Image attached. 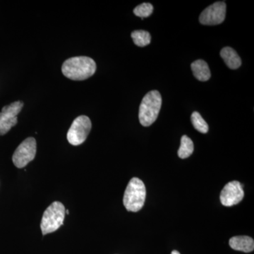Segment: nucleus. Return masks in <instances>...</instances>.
Wrapping results in <instances>:
<instances>
[{
  "mask_svg": "<svg viewBox=\"0 0 254 254\" xmlns=\"http://www.w3.org/2000/svg\"><path fill=\"white\" fill-rule=\"evenodd\" d=\"M96 71V63L88 57H74L66 60L62 71L66 78L73 81H83L91 77Z\"/></svg>",
  "mask_w": 254,
  "mask_h": 254,
  "instance_id": "f257e3e1",
  "label": "nucleus"
},
{
  "mask_svg": "<svg viewBox=\"0 0 254 254\" xmlns=\"http://www.w3.org/2000/svg\"><path fill=\"white\" fill-rule=\"evenodd\" d=\"M162 97L158 91L148 92L140 105L139 118L142 126L149 127L155 123L161 109Z\"/></svg>",
  "mask_w": 254,
  "mask_h": 254,
  "instance_id": "f03ea898",
  "label": "nucleus"
},
{
  "mask_svg": "<svg viewBox=\"0 0 254 254\" xmlns=\"http://www.w3.org/2000/svg\"><path fill=\"white\" fill-rule=\"evenodd\" d=\"M146 190L144 183L140 179L133 177L127 185L124 195L123 203L128 211H139L145 203Z\"/></svg>",
  "mask_w": 254,
  "mask_h": 254,
  "instance_id": "7ed1b4c3",
  "label": "nucleus"
},
{
  "mask_svg": "<svg viewBox=\"0 0 254 254\" xmlns=\"http://www.w3.org/2000/svg\"><path fill=\"white\" fill-rule=\"evenodd\" d=\"M64 217V205L61 202H53L43 213L41 223L43 235H48L58 230L63 225Z\"/></svg>",
  "mask_w": 254,
  "mask_h": 254,
  "instance_id": "20e7f679",
  "label": "nucleus"
},
{
  "mask_svg": "<svg viewBox=\"0 0 254 254\" xmlns=\"http://www.w3.org/2000/svg\"><path fill=\"white\" fill-rule=\"evenodd\" d=\"M92 124L91 120L85 115L78 116L73 120L72 125L68 129L67 140L70 144L79 145L86 141L91 131Z\"/></svg>",
  "mask_w": 254,
  "mask_h": 254,
  "instance_id": "39448f33",
  "label": "nucleus"
},
{
  "mask_svg": "<svg viewBox=\"0 0 254 254\" xmlns=\"http://www.w3.org/2000/svg\"><path fill=\"white\" fill-rule=\"evenodd\" d=\"M36 155V141L29 137L22 142L15 150L12 161L18 168H23L35 158Z\"/></svg>",
  "mask_w": 254,
  "mask_h": 254,
  "instance_id": "423d86ee",
  "label": "nucleus"
},
{
  "mask_svg": "<svg viewBox=\"0 0 254 254\" xmlns=\"http://www.w3.org/2000/svg\"><path fill=\"white\" fill-rule=\"evenodd\" d=\"M21 101H16L6 105L0 113V136H4L18 123L17 115L23 107Z\"/></svg>",
  "mask_w": 254,
  "mask_h": 254,
  "instance_id": "0eeeda50",
  "label": "nucleus"
},
{
  "mask_svg": "<svg viewBox=\"0 0 254 254\" xmlns=\"http://www.w3.org/2000/svg\"><path fill=\"white\" fill-rule=\"evenodd\" d=\"M226 16V4L225 1H217L202 11L199 16L201 24L215 26L225 21Z\"/></svg>",
  "mask_w": 254,
  "mask_h": 254,
  "instance_id": "6e6552de",
  "label": "nucleus"
},
{
  "mask_svg": "<svg viewBox=\"0 0 254 254\" xmlns=\"http://www.w3.org/2000/svg\"><path fill=\"white\" fill-rule=\"evenodd\" d=\"M245 196L243 187L240 182L232 181L227 183L220 193V201L226 207L240 203Z\"/></svg>",
  "mask_w": 254,
  "mask_h": 254,
  "instance_id": "1a4fd4ad",
  "label": "nucleus"
},
{
  "mask_svg": "<svg viewBox=\"0 0 254 254\" xmlns=\"http://www.w3.org/2000/svg\"><path fill=\"white\" fill-rule=\"evenodd\" d=\"M232 250L240 251L245 253H250L254 250V241L248 236H236L232 237L229 242Z\"/></svg>",
  "mask_w": 254,
  "mask_h": 254,
  "instance_id": "9d476101",
  "label": "nucleus"
},
{
  "mask_svg": "<svg viewBox=\"0 0 254 254\" xmlns=\"http://www.w3.org/2000/svg\"><path fill=\"white\" fill-rule=\"evenodd\" d=\"M220 56L227 66L231 69H237L242 65V60L240 56L235 50L230 47L222 48L220 52Z\"/></svg>",
  "mask_w": 254,
  "mask_h": 254,
  "instance_id": "9b49d317",
  "label": "nucleus"
},
{
  "mask_svg": "<svg viewBox=\"0 0 254 254\" xmlns=\"http://www.w3.org/2000/svg\"><path fill=\"white\" fill-rule=\"evenodd\" d=\"M190 67L193 71V76L198 81H206L210 79V76H211L210 68H209L208 64L203 60H198L193 62L190 65Z\"/></svg>",
  "mask_w": 254,
  "mask_h": 254,
  "instance_id": "f8f14e48",
  "label": "nucleus"
},
{
  "mask_svg": "<svg viewBox=\"0 0 254 254\" xmlns=\"http://www.w3.org/2000/svg\"><path fill=\"white\" fill-rule=\"evenodd\" d=\"M193 149L194 147L193 141L190 137L184 135L181 138V145L179 148L178 156L182 159L189 158L193 153Z\"/></svg>",
  "mask_w": 254,
  "mask_h": 254,
  "instance_id": "ddd939ff",
  "label": "nucleus"
},
{
  "mask_svg": "<svg viewBox=\"0 0 254 254\" xmlns=\"http://www.w3.org/2000/svg\"><path fill=\"white\" fill-rule=\"evenodd\" d=\"M131 38L134 44L137 46L141 47V48L148 46L151 41V36H150V33L148 31H143V30L132 32Z\"/></svg>",
  "mask_w": 254,
  "mask_h": 254,
  "instance_id": "4468645a",
  "label": "nucleus"
},
{
  "mask_svg": "<svg viewBox=\"0 0 254 254\" xmlns=\"http://www.w3.org/2000/svg\"><path fill=\"white\" fill-rule=\"evenodd\" d=\"M191 123L197 131L202 133H206L208 131V125L206 122L203 120L201 115L198 112H193L190 117Z\"/></svg>",
  "mask_w": 254,
  "mask_h": 254,
  "instance_id": "2eb2a0df",
  "label": "nucleus"
},
{
  "mask_svg": "<svg viewBox=\"0 0 254 254\" xmlns=\"http://www.w3.org/2000/svg\"><path fill=\"white\" fill-rule=\"evenodd\" d=\"M153 11V6L150 3H143V4L138 5L134 9H133V14L138 17H141L142 19L143 18L148 17L152 14Z\"/></svg>",
  "mask_w": 254,
  "mask_h": 254,
  "instance_id": "dca6fc26",
  "label": "nucleus"
},
{
  "mask_svg": "<svg viewBox=\"0 0 254 254\" xmlns=\"http://www.w3.org/2000/svg\"><path fill=\"white\" fill-rule=\"evenodd\" d=\"M171 254H180V252H177V251L175 250V251H173V252H172Z\"/></svg>",
  "mask_w": 254,
  "mask_h": 254,
  "instance_id": "f3484780",
  "label": "nucleus"
}]
</instances>
